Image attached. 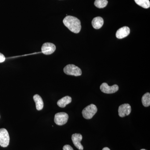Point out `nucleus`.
Here are the masks:
<instances>
[{
	"mask_svg": "<svg viewBox=\"0 0 150 150\" xmlns=\"http://www.w3.org/2000/svg\"><path fill=\"white\" fill-rule=\"evenodd\" d=\"M69 115L66 112H58L55 114L54 122L57 125L62 126L67 123Z\"/></svg>",
	"mask_w": 150,
	"mask_h": 150,
	"instance_id": "20e7f679",
	"label": "nucleus"
},
{
	"mask_svg": "<svg viewBox=\"0 0 150 150\" xmlns=\"http://www.w3.org/2000/svg\"><path fill=\"white\" fill-rule=\"evenodd\" d=\"M63 150H74L73 148L69 145H66L63 147Z\"/></svg>",
	"mask_w": 150,
	"mask_h": 150,
	"instance_id": "f3484780",
	"label": "nucleus"
},
{
	"mask_svg": "<svg viewBox=\"0 0 150 150\" xmlns=\"http://www.w3.org/2000/svg\"><path fill=\"white\" fill-rule=\"evenodd\" d=\"M104 23L103 18L100 17L94 18L92 21V25L95 29H98L101 28Z\"/></svg>",
	"mask_w": 150,
	"mask_h": 150,
	"instance_id": "9b49d317",
	"label": "nucleus"
},
{
	"mask_svg": "<svg viewBox=\"0 0 150 150\" xmlns=\"http://www.w3.org/2000/svg\"><path fill=\"white\" fill-rule=\"evenodd\" d=\"M138 5L144 8H148L150 6L149 0H134Z\"/></svg>",
	"mask_w": 150,
	"mask_h": 150,
	"instance_id": "2eb2a0df",
	"label": "nucleus"
},
{
	"mask_svg": "<svg viewBox=\"0 0 150 150\" xmlns=\"http://www.w3.org/2000/svg\"><path fill=\"white\" fill-rule=\"evenodd\" d=\"M100 89L102 92L105 93L111 94L115 93L118 91L119 87L116 84L110 86L106 83H103L100 86Z\"/></svg>",
	"mask_w": 150,
	"mask_h": 150,
	"instance_id": "423d86ee",
	"label": "nucleus"
},
{
	"mask_svg": "<svg viewBox=\"0 0 150 150\" xmlns=\"http://www.w3.org/2000/svg\"><path fill=\"white\" fill-rule=\"evenodd\" d=\"M56 46L53 43H43L41 47V51L45 55H48L54 53L56 51Z\"/></svg>",
	"mask_w": 150,
	"mask_h": 150,
	"instance_id": "0eeeda50",
	"label": "nucleus"
},
{
	"mask_svg": "<svg viewBox=\"0 0 150 150\" xmlns=\"http://www.w3.org/2000/svg\"><path fill=\"white\" fill-rule=\"evenodd\" d=\"M98 109L95 105L91 104L84 108L82 113L83 118L86 119H90L95 115Z\"/></svg>",
	"mask_w": 150,
	"mask_h": 150,
	"instance_id": "f03ea898",
	"label": "nucleus"
},
{
	"mask_svg": "<svg viewBox=\"0 0 150 150\" xmlns=\"http://www.w3.org/2000/svg\"><path fill=\"white\" fill-rule=\"evenodd\" d=\"M6 60L5 56L1 53H0V63L4 62Z\"/></svg>",
	"mask_w": 150,
	"mask_h": 150,
	"instance_id": "a211bd4d",
	"label": "nucleus"
},
{
	"mask_svg": "<svg viewBox=\"0 0 150 150\" xmlns=\"http://www.w3.org/2000/svg\"><path fill=\"white\" fill-rule=\"evenodd\" d=\"M33 100L35 101L36 108L38 110H42L43 108V102L42 98L39 95L35 94L33 97Z\"/></svg>",
	"mask_w": 150,
	"mask_h": 150,
	"instance_id": "f8f14e48",
	"label": "nucleus"
},
{
	"mask_svg": "<svg viewBox=\"0 0 150 150\" xmlns=\"http://www.w3.org/2000/svg\"><path fill=\"white\" fill-rule=\"evenodd\" d=\"M72 101L71 98L69 96H66L59 100L57 102V105L59 107L64 108L67 105L69 104Z\"/></svg>",
	"mask_w": 150,
	"mask_h": 150,
	"instance_id": "ddd939ff",
	"label": "nucleus"
},
{
	"mask_svg": "<svg viewBox=\"0 0 150 150\" xmlns=\"http://www.w3.org/2000/svg\"><path fill=\"white\" fill-rule=\"evenodd\" d=\"M130 29L127 26H124L119 28L116 33V37L118 39H122L127 37L130 34Z\"/></svg>",
	"mask_w": 150,
	"mask_h": 150,
	"instance_id": "9d476101",
	"label": "nucleus"
},
{
	"mask_svg": "<svg viewBox=\"0 0 150 150\" xmlns=\"http://www.w3.org/2000/svg\"><path fill=\"white\" fill-rule=\"evenodd\" d=\"M141 150H147L145 149H141Z\"/></svg>",
	"mask_w": 150,
	"mask_h": 150,
	"instance_id": "aec40b11",
	"label": "nucleus"
},
{
	"mask_svg": "<svg viewBox=\"0 0 150 150\" xmlns=\"http://www.w3.org/2000/svg\"><path fill=\"white\" fill-rule=\"evenodd\" d=\"M64 25L71 32L79 33L81 31V26L80 21L75 17L68 16L63 20Z\"/></svg>",
	"mask_w": 150,
	"mask_h": 150,
	"instance_id": "f257e3e1",
	"label": "nucleus"
},
{
	"mask_svg": "<svg viewBox=\"0 0 150 150\" xmlns=\"http://www.w3.org/2000/svg\"><path fill=\"white\" fill-rule=\"evenodd\" d=\"M142 104L144 107H149L150 105V93H146L142 96Z\"/></svg>",
	"mask_w": 150,
	"mask_h": 150,
	"instance_id": "4468645a",
	"label": "nucleus"
},
{
	"mask_svg": "<svg viewBox=\"0 0 150 150\" xmlns=\"http://www.w3.org/2000/svg\"><path fill=\"white\" fill-rule=\"evenodd\" d=\"M82 136L79 134H74L72 136L71 139L73 144L78 149L83 150V147L81 143L82 140Z\"/></svg>",
	"mask_w": 150,
	"mask_h": 150,
	"instance_id": "1a4fd4ad",
	"label": "nucleus"
},
{
	"mask_svg": "<svg viewBox=\"0 0 150 150\" xmlns=\"http://www.w3.org/2000/svg\"><path fill=\"white\" fill-rule=\"evenodd\" d=\"M108 3L107 0H96L94 5L96 7L99 8L105 7Z\"/></svg>",
	"mask_w": 150,
	"mask_h": 150,
	"instance_id": "dca6fc26",
	"label": "nucleus"
},
{
	"mask_svg": "<svg viewBox=\"0 0 150 150\" xmlns=\"http://www.w3.org/2000/svg\"><path fill=\"white\" fill-rule=\"evenodd\" d=\"M10 142V137L8 132L5 129H0V146L6 147Z\"/></svg>",
	"mask_w": 150,
	"mask_h": 150,
	"instance_id": "39448f33",
	"label": "nucleus"
},
{
	"mask_svg": "<svg viewBox=\"0 0 150 150\" xmlns=\"http://www.w3.org/2000/svg\"><path fill=\"white\" fill-rule=\"evenodd\" d=\"M64 71L68 75L75 76H80L82 75V71L79 67L74 64H69L64 67Z\"/></svg>",
	"mask_w": 150,
	"mask_h": 150,
	"instance_id": "7ed1b4c3",
	"label": "nucleus"
},
{
	"mask_svg": "<svg viewBox=\"0 0 150 150\" xmlns=\"http://www.w3.org/2000/svg\"><path fill=\"white\" fill-rule=\"evenodd\" d=\"M102 150H110L108 148L104 147V148H103V149Z\"/></svg>",
	"mask_w": 150,
	"mask_h": 150,
	"instance_id": "6ab92c4d",
	"label": "nucleus"
},
{
	"mask_svg": "<svg viewBox=\"0 0 150 150\" xmlns=\"http://www.w3.org/2000/svg\"><path fill=\"white\" fill-rule=\"evenodd\" d=\"M131 108L130 104L128 103H125L121 105L118 108V115L121 117H125L129 115L131 113Z\"/></svg>",
	"mask_w": 150,
	"mask_h": 150,
	"instance_id": "6e6552de",
	"label": "nucleus"
}]
</instances>
